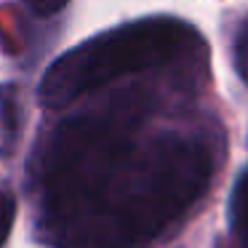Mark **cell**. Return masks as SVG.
<instances>
[{"label":"cell","mask_w":248,"mask_h":248,"mask_svg":"<svg viewBox=\"0 0 248 248\" xmlns=\"http://www.w3.org/2000/svg\"><path fill=\"white\" fill-rule=\"evenodd\" d=\"M211 152L166 134L131 144L112 166L64 248H144L205 192Z\"/></svg>","instance_id":"cell-1"},{"label":"cell","mask_w":248,"mask_h":248,"mask_svg":"<svg viewBox=\"0 0 248 248\" xmlns=\"http://www.w3.org/2000/svg\"><path fill=\"white\" fill-rule=\"evenodd\" d=\"M16 221V198L8 189H0V248H6Z\"/></svg>","instance_id":"cell-5"},{"label":"cell","mask_w":248,"mask_h":248,"mask_svg":"<svg viewBox=\"0 0 248 248\" xmlns=\"http://www.w3.org/2000/svg\"><path fill=\"white\" fill-rule=\"evenodd\" d=\"M139 115L136 99H120L64 120L54 131L40 173L43 227L54 246L64 248L107 173L134 144Z\"/></svg>","instance_id":"cell-2"},{"label":"cell","mask_w":248,"mask_h":248,"mask_svg":"<svg viewBox=\"0 0 248 248\" xmlns=\"http://www.w3.org/2000/svg\"><path fill=\"white\" fill-rule=\"evenodd\" d=\"M67 6V0H30V8H32L38 16H54L62 8Z\"/></svg>","instance_id":"cell-6"},{"label":"cell","mask_w":248,"mask_h":248,"mask_svg":"<svg viewBox=\"0 0 248 248\" xmlns=\"http://www.w3.org/2000/svg\"><path fill=\"white\" fill-rule=\"evenodd\" d=\"M230 224L240 240V248H248V168L240 173L230 195Z\"/></svg>","instance_id":"cell-4"},{"label":"cell","mask_w":248,"mask_h":248,"mask_svg":"<svg viewBox=\"0 0 248 248\" xmlns=\"http://www.w3.org/2000/svg\"><path fill=\"white\" fill-rule=\"evenodd\" d=\"M187 27L176 19L155 16L109 30L70 48L51 62L40 80L38 96L48 109H62L91 91L150 67H160L179 54Z\"/></svg>","instance_id":"cell-3"}]
</instances>
